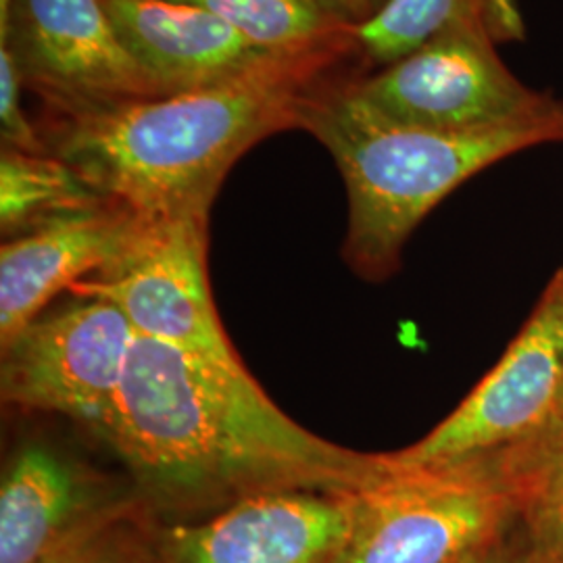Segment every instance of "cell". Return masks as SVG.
<instances>
[{"label":"cell","mask_w":563,"mask_h":563,"mask_svg":"<svg viewBox=\"0 0 563 563\" xmlns=\"http://www.w3.org/2000/svg\"><path fill=\"white\" fill-rule=\"evenodd\" d=\"M199 7L272 55L299 53L342 36V23L322 0H172Z\"/></svg>","instance_id":"cell-16"},{"label":"cell","mask_w":563,"mask_h":563,"mask_svg":"<svg viewBox=\"0 0 563 563\" xmlns=\"http://www.w3.org/2000/svg\"><path fill=\"white\" fill-rule=\"evenodd\" d=\"M20 69L9 46L0 44V136L4 148L23 153H48L41 128L27 120L21 107Z\"/></svg>","instance_id":"cell-19"},{"label":"cell","mask_w":563,"mask_h":563,"mask_svg":"<svg viewBox=\"0 0 563 563\" xmlns=\"http://www.w3.org/2000/svg\"><path fill=\"white\" fill-rule=\"evenodd\" d=\"M141 504L121 481L46 437L23 439L2 470L0 563H51Z\"/></svg>","instance_id":"cell-10"},{"label":"cell","mask_w":563,"mask_h":563,"mask_svg":"<svg viewBox=\"0 0 563 563\" xmlns=\"http://www.w3.org/2000/svg\"><path fill=\"white\" fill-rule=\"evenodd\" d=\"M353 80L351 27L199 90L76 113L46 111L42 141L102 197L144 218L209 216L225 176L257 142L299 130L305 102Z\"/></svg>","instance_id":"cell-2"},{"label":"cell","mask_w":563,"mask_h":563,"mask_svg":"<svg viewBox=\"0 0 563 563\" xmlns=\"http://www.w3.org/2000/svg\"><path fill=\"white\" fill-rule=\"evenodd\" d=\"M155 523L141 504L132 505L51 563H159Z\"/></svg>","instance_id":"cell-18"},{"label":"cell","mask_w":563,"mask_h":563,"mask_svg":"<svg viewBox=\"0 0 563 563\" xmlns=\"http://www.w3.org/2000/svg\"><path fill=\"white\" fill-rule=\"evenodd\" d=\"M355 493L280 490L195 522L157 520V558L159 563H339Z\"/></svg>","instance_id":"cell-11"},{"label":"cell","mask_w":563,"mask_h":563,"mask_svg":"<svg viewBox=\"0 0 563 563\" xmlns=\"http://www.w3.org/2000/svg\"><path fill=\"white\" fill-rule=\"evenodd\" d=\"M209 216L144 218L118 262L80 282L71 297L115 302L136 336L239 365L209 284Z\"/></svg>","instance_id":"cell-8"},{"label":"cell","mask_w":563,"mask_h":563,"mask_svg":"<svg viewBox=\"0 0 563 563\" xmlns=\"http://www.w3.org/2000/svg\"><path fill=\"white\" fill-rule=\"evenodd\" d=\"M104 202L111 199L102 197L53 153H23L2 146L0 230L4 241Z\"/></svg>","instance_id":"cell-15"},{"label":"cell","mask_w":563,"mask_h":563,"mask_svg":"<svg viewBox=\"0 0 563 563\" xmlns=\"http://www.w3.org/2000/svg\"><path fill=\"white\" fill-rule=\"evenodd\" d=\"M563 439V267L504 357L418 443L386 453L399 467L486 463L507 478ZM511 483V481H509Z\"/></svg>","instance_id":"cell-4"},{"label":"cell","mask_w":563,"mask_h":563,"mask_svg":"<svg viewBox=\"0 0 563 563\" xmlns=\"http://www.w3.org/2000/svg\"><path fill=\"white\" fill-rule=\"evenodd\" d=\"M463 21H484L499 44L526 36L518 0H388L372 20L351 27L355 78L397 63Z\"/></svg>","instance_id":"cell-14"},{"label":"cell","mask_w":563,"mask_h":563,"mask_svg":"<svg viewBox=\"0 0 563 563\" xmlns=\"http://www.w3.org/2000/svg\"><path fill=\"white\" fill-rule=\"evenodd\" d=\"M99 439L159 522H195L265 493H355L386 470L383 453L328 443L290 420L244 363L144 336Z\"/></svg>","instance_id":"cell-1"},{"label":"cell","mask_w":563,"mask_h":563,"mask_svg":"<svg viewBox=\"0 0 563 563\" xmlns=\"http://www.w3.org/2000/svg\"><path fill=\"white\" fill-rule=\"evenodd\" d=\"M342 81L305 102L299 130L322 142L341 172L349 197L342 260L363 280L393 276L413 230L470 178L523 151L563 144V107L497 128L441 132L378 118Z\"/></svg>","instance_id":"cell-3"},{"label":"cell","mask_w":563,"mask_h":563,"mask_svg":"<svg viewBox=\"0 0 563 563\" xmlns=\"http://www.w3.org/2000/svg\"><path fill=\"white\" fill-rule=\"evenodd\" d=\"M101 2L128 53L165 97L234 80L280 57L199 7L172 0Z\"/></svg>","instance_id":"cell-13"},{"label":"cell","mask_w":563,"mask_h":563,"mask_svg":"<svg viewBox=\"0 0 563 563\" xmlns=\"http://www.w3.org/2000/svg\"><path fill=\"white\" fill-rule=\"evenodd\" d=\"M484 21H463L418 51L344 90L384 120L441 132H470L558 111V97L526 86L499 55Z\"/></svg>","instance_id":"cell-6"},{"label":"cell","mask_w":563,"mask_h":563,"mask_svg":"<svg viewBox=\"0 0 563 563\" xmlns=\"http://www.w3.org/2000/svg\"><path fill=\"white\" fill-rule=\"evenodd\" d=\"M11 2L13 0H0V21L4 20L9 15V9H11Z\"/></svg>","instance_id":"cell-23"},{"label":"cell","mask_w":563,"mask_h":563,"mask_svg":"<svg viewBox=\"0 0 563 563\" xmlns=\"http://www.w3.org/2000/svg\"><path fill=\"white\" fill-rule=\"evenodd\" d=\"M523 563H558L553 558H549V555H544L543 551H539V549H532V553L523 560Z\"/></svg>","instance_id":"cell-22"},{"label":"cell","mask_w":563,"mask_h":563,"mask_svg":"<svg viewBox=\"0 0 563 563\" xmlns=\"http://www.w3.org/2000/svg\"><path fill=\"white\" fill-rule=\"evenodd\" d=\"M323 4L349 27L372 20L388 0H322Z\"/></svg>","instance_id":"cell-20"},{"label":"cell","mask_w":563,"mask_h":563,"mask_svg":"<svg viewBox=\"0 0 563 563\" xmlns=\"http://www.w3.org/2000/svg\"><path fill=\"white\" fill-rule=\"evenodd\" d=\"M455 563H497V560H495V543L483 547V549H476V551L463 555L462 560H457Z\"/></svg>","instance_id":"cell-21"},{"label":"cell","mask_w":563,"mask_h":563,"mask_svg":"<svg viewBox=\"0 0 563 563\" xmlns=\"http://www.w3.org/2000/svg\"><path fill=\"white\" fill-rule=\"evenodd\" d=\"M386 470L353 495L339 563H455L497 543L520 511L499 467L460 463Z\"/></svg>","instance_id":"cell-5"},{"label":"cell","mask_w":563,"mask_h":563,"mask_svg":"<svg viewBox=\"0 0 563 563\" xmlns=\"http://www.w3.org/2000/svg\"><path fill=\"white\" fill-rule=\"evenodd\" d=\"M136 332L115 302L74 297L2 344V402L63 416L97 439L109 422Z\"/></svg>","instance_id":"cell-7"},{"label":"cell","mask_w":563,"mask_h":563,"mask_svg":"<svg viewBox=\"0 0 563 563\" xmlns=\"http://www.w3.org/2000/svg\"><path fill=\"white\" fill-rule=\"evenodd\" d=\"M511 486L530 523L534 549L563 563V439L516 467Z\"/></svg>","instance_id":"cell-17"},{"label":"cell","mask_w":563,"mask_h":563,"mask_svg":"<svg viewBox=\"0 0 563 563\" xmlns=\"http://www.w3.org/2000/svg\"><path fill=\"white\" fill-rule=\"evenodd\" d=\"M141 223L136 211L111 201L2 242L0 344L36 320L59 295L118 262Z\"/></svg>","instance_id":"cell-12"},{"label":"cell","mask_w":563,"mask_h":563,"mask_svg":"<svg viewBox=\"0 0 563 563\" xmlns=\"http://www.w3.org/2000/svg\"><path fill=\"white\" fill-rule=\"evenodd\" d=\"M23 88L46 111L76 113L165 97L120 41L101 0H13L0 21Z\"/></svg>","instance_id":"cell-9"}]
</instances>
